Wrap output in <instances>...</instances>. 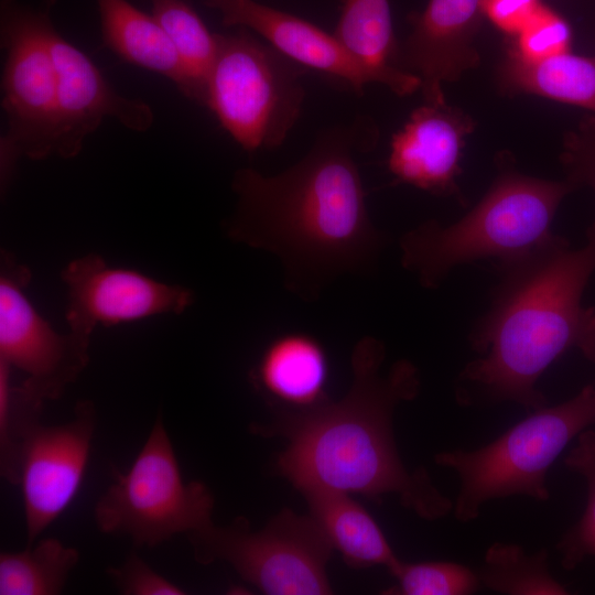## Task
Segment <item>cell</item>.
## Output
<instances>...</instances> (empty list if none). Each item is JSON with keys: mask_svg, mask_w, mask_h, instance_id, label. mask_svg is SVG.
I'll return each mask as SVG.
<instances>
[{"mask_svg": "<svg viewBox=\"0 0 595 595\" xmlns=\"http://www.w3.org/2000/svg\"><path fill=\"white\" fill-rule=\"evenodd\" d=\"M366 117L325 128L306 154L274 175L235 172L227 235L273 255L286 290L305 301L345 274L372 271L387 237L372 224L356 153L370 150Z\"/></svg>", "mask_w": 595, "mask_h": 595, "instance_id": "6da1fadb", "label": "cell"}, {"mask_svg": "<svg viewBox=\"0 0 595 595\" xmlns=\"http://www.w3.org/2000/svg\"><path fill=\"white\" fill-rule=\"evenodd\" d=\"M385 344L365 336L351 353L353 382L338 401L291 409L275 431L288 439L278 468L301 494L324 489L371 499L396 495L425 520L453 511L424 467L409 470L394 440L393 413L420 392L419 369L407 359L383 370Z\"/></svg>", "mask_w": 595, "mask_h": 595, "instance_id": "7a4b0ae2", "label": "cell"}, {"mask_svg": "<svg viewBox=\"0 0 595 595\" xmlns=\"http://www.w3.org/2000/svg\"><path fill=\"white\" fill-rule=\"evenodd\" d=\"M498 269L490 306L468 335L479 357L457 375L455 399L463 407L513 402L530 413L548 405L538 388L545 370L571 348L595 345V307L582 303L595 246L571 249L558 236Z\"/></svg>", "mask_w": 595, "mask_h": 595, "instance_id": "3957f363", "label": "cell"}, {"mask_svg": "<svg viewBox=\"0 0 595 595\" xmlns=\"http://www.w3.org/2000/svg\"><path fill=\"white\" fill-rule=\"evenodd\" d=\"M575 186L567 180L526 175L501 160L491 185L465 216L450 225L431 219L399 240L401 264L428 290L437 289L457 267L494 259L498 268L552 242V223Z\"/></svg>", "mask_w": 595, "mask_h": 595, "instance_id": "277c9868", "label": "cell"}, {"mask_svg": "<svg viewBox=\"0 0 595 595\" xmlns=\"http://www.w3.org/2000/svg\"><path fill=\"white\" fill-rule=\"evenodd\" d=\"M594 422L595 387L588 385L562 403L528 413L479 448L435 454L434 462L459 478L455 518L470 522L487 501L510 496L547 501L549 469L566 445Z\"/></svg>", "mask_w": 595, "mask_h": 595, "instance_id": "5b68a950", "label": "cell"}, {"mask_svg": "<svg viewBox=\"0 0 595 595\" xmlns=\"http://www.w3.org/2000/svg\"><path fill=\"white\" fill-rule=\"evenodd\" d=\"M216 35L205 107L244 150L281 147L301 116L310 69L246 28Z\"/></svg>", "mask_w": 595, "mask_h": 595, "instance_id": "8992f818", "label": "cell"}, {"mask_svg": "<svg viewBox=\"0 0 595 595\" xmlns=\"http://www.w3.org/2000/svg\"><path fill=\"white\" fill-rule=\"evenodd\" d=\"M213 508L214 496L205 484L183 480L159 415L129 469L116 470L94 518L101 532L128 534L136 545L154 548L210 524Z\"/></svg>", "mask_w": 595, "mask_h": 595, "instance_id": "52a82bcc", "label": "cell"}, {"mask_svg": "<svg viewBox=\"0 0 595 595\" xmlns=\"http://www.w3.org/2000/svg\"><path fill=\"white\" fill-rule=\"evenodd\" d=\"M187 537L197 562L226 561L263 594L333 593L326 566L334 549L311 515L283 509L258 531L237 518L226 527L212 522Z\"/></svg>", "mask_w": 595, "mask_h": 595, "instance_id": "ba28073f", "label": "cell"}, {"mask_svg": "<svg viewBox=\"0 0 595 595\" xmlns=\"http://www.w3.org/2000/svg\"><path fill=\"white\" fill-rule=\"evenodd\" d=\"M1 46L6 52L2 107L8 131L1 138L4 178L19 156L55 154L58 77L51 50L48 14L1 0Z\"/></svg>", "mask_w": 595, "mask_h": 595, "instance_id": "9c48e42d", "label": "cell"}, {"mask_svg": "<svg viewBox=\"0 0 595 595\" xmlns=\"http://www.w3.org/2000/svg\"><path fill=\"white\" fill-rule=\"evenodd\" d=\"M30 270L2 253L0 360L25 372L22 385L42 400L60 398L86 368L90 338L56 333L24 293Z\"/></svg>", "mask_w": 595, "mask_h": 595, "instance_id": "30bf717a", "label": "cell"}, {"mask_svg": "<svg viewBox=\"0 0 595 595\" xmlns=\"http://www.w3.org/2000/svg\"><path fill=\"white\" fill-rule=\"evenodd\" d=\"M75 415L58 425L37 424L26 437L19 458L28 547L69 506L85 475L97 413L80 400Z\"/></svg>", "mask_w": 595, "mask_h": 595, "instance_id": "8fae6325", "label": "cell"}, {"mask_svg": "<svg viewBox=\"0 0 595 595\" xmlns=\"http://www.w3.org/2000/svg\"><path fill=\"white\" fill-rule=\"evenodd\" d=\"M67 286L69 331L90 338L97 325L111 326L158 314H180L193 302L192 291L138 271L108 267L89 253L62 271Z\"/></svg>", "mask_w": 595, "mask_h": 595, "instance_id": "7c38bea8", "label": "cell"}, {"mask_svg": "<svg viewBox=\"0 0 595 595\" xmlns=\"http://www.w3.org/2000/svg\"><path fill=\"white\" fill-rule=\"evenodd\" d=\"M50 43L58 77L56 155L76 156L85 139L107 117L139 132L152 126V108L143 100L118 94L90 58L54 26L50 31Z\"/></svg>", "mask_w": 595, "mask_h": 595, "instance_id": "4fadbf2b", "label": "cell"}, {"mask_svg": "<svg viewBox=\"0 0 595 595\" xmlns=\"http://www.w3.org/2000/svg\"><path fill=\"white\" fill-rule=\"evenodd\" d=\"M483 18L482 0H429L409 15L411 30L399 61L419 77L425 102L445 101L443 85L479 65L474 41Z\"/></svg>", "mask_w": 595, "mask_h": 595, "instance_id": "5bb4252c", "label": "cell"}, {"mask_svg": "<svg viewBox=\"0 0 595 595\" xmlns=\"http://www.w3.org/2000/svg\"><path fill=\"white\" fill-rule=\"evenodd\" d=\"M475 122L443 102L415 108L391 139L388 169L399 181L437 196L462 202L457 177L466 138Z\"/></svg>", "mask_w": 595, "mask_h": 595, "instance_id": "9a60e30c", "label": "cell"}, {"mask_svg": "<svg viewBox=\"0 0 595 595\" xmlns=\"http://www.w3.org/2000/svg\"><path fill=\"white\" fill-rule=\"evenodd\" d=\"M217 10L227 28L242 26L262 37L286 57L347 86L356 95L374 83L371 75L334 33L307 20L255 0H203Z\"/></svg>", "mask_w": 595, "mask_h": 595, "instance_id": "2e32d148", "label": "cell"}, {"mask_svg": "<svg viewBox=\"0 0 595 595\" xmlns=\"http://www.w3.org/2000/svg\"><path fill=\"white\" fill-rule=\"evenodd\" d=\"M333 33L374 83L401 97L420 90L419 77L400 65L389 0H344Z\"/></svg>", "mask_w": 595, "mask_h": 595, "instance_id": "e0dca14e", "label": "cell"}, {"mask_svg": "<svg viewBox=\"0 0 595 595\" xmlns=\"http://www.w3.org/2000/svg\"><path fill=\"white\" fill-rule=\"evenodd\" d=\"M97 3L104 45L123 61L166 77L194 101L186 68L156 19L126 0H97Z\"/></svg>", "mask_w": 595, "mask_h": 595, "instance_id": "ac0fdd59", "label": "cell"}, {"mask_svg": "<svg viewBox=\"0 0 595 595\" xmlns=\"http://www.w3.org/2000/svg\"><path fill=\"white\" fill-rule=\"evenodd\" d=\"M327 377L326 353L305 333L273 339L252 372L256 386L291 409L312 407L325 399Z\"/></svg>", "mask_w": 595, "mask_h": 595, "instance_id": "d6986e66", "label": "cell"}, {"mask_svg": "<svg viewBox=\"0 0 595 595\" xmlns=\"http://www.w3.org/2000/svg\"><path fill=\"white\" fill-rule=\"evenodd\" d=\"M302 495L310 515L349 566L389 570L399 561L376 520L349 494L316 489Z\"/></svg>", "mask_w": 595, "mask_h": 595, "instance_id": "ffe728a7", "label": "cell"}, {"mask_svg": "<svg viewBox=\"0 0 595 595\" xmlns=\"http://www.w3.org/2000/svg\"><path fill=\"white\" fill-rule=\"evenodd\" d=\"M498 82L509 94H531L575 105L595 115V56L571 52L529 63L507 51Z\"/></svg>", "mask_w": 595, "mask_h": 595, "instance_id": "44dd1931", "label": "cell"}, {"mask_svg": "<svg viewBox=\"0 0 595 595\" xmlns=\"http://www.w3.org/2000/svg\"><path fill=\"white\" fill-rule=\"evenodd\" d=\"M79 560L58 539L40 540L21 552L0 554V595H56Z\"/></svg>", "mask_w": 595, "mask_h": 595, "instance_id": "7402d4cb", "label": "cell"}, {"mask_svg": "<svg viewBox=\"0 0 595 595\" xmlns=\"http://www.w3.org/2000/svg\"><path fill=\"white\" fill-rule=\"evenodd\" d=\"M477 575L480 584L500 594H569L567 588L552 576L545 548L528 553L522 545L495 542L486 550Z\"/></svg>", "mask_w": 595, "mask_h": 595, "instance_id": "603a6c76", "label": "cell"}, {"mask_svg": "<svg viewBox=\"0 0 595 595\" xmlns=\"http://www.w3.org/2000/svg\"><path fill=\"white\" fill-rule=\"evenodd\" d=\"M152 15L175 46L194 90V101L206 102L208 75L217 51V35L185 0H149Z\"/></svg>", "mask_w": 595, "mask_h": 595, "instance_id": "cb8c5ba5", "label": "cell"}, {"mask_svg": "<svg viewBox=\"0 0 595 595\" xmlns=\"http://www.w3.org/2000/svg\"><path fill=\"white\" fill-rule=\"evenodd\" d=\"M11 367L0 360V470L10 484H19L21 448L41 423L44 400L33 394L22 383L13 386Z\"/></svg>", "mask_w": 595, "mask_h": 595, "instance_id": "d4e9b609", "label": "cell"}, {"mask_svg": "<svg viewBox=\"0 0 595 595\" xmlns=\"http://www.w3.org/2000/svg\"><path fill=\"white\" fill-rule=\"evenodd\" d=\"M565 466L583 476L587 487L584 513L556 544L561 565L574 570L587 556L595 558V431L584 430L577 436L576 445L564 459Z\"/></svg>", "mask_w": 595, "mask_h": 595, "instance_id": "484cf974", "label": "cell"}, {"mask_svg": "<svg viewBox=\"0 0 595 595\" xmlns=\"http://www.w3.org/2000/svg\"><path fill=\"white\" fill-rule=\"evenodd\" d=\"M397 584L383 592L393 595H468L480 581L476 572L455 562L431 561L407 563L398 561L391 569Z\"/></svg>", "mask_w": 595, "mask_h": 595, "instance_id": "4316f807", "label": "cell"}, {"mask_svg": "<svg viewBox=\"0 0 595 595\" xmlns=\"http://www.w3.org/2000/svg\"><path fill=\"white\" fill-rule=\"evenodd\" d=\"M571 45L572 30L567 21L542 3L515 36L508 52L524 62L538 63L571 52Z\"/></svg>", "mask_w": 595, "mask_h": 595, "instance_id": "83f0119b", "label": "cell"}, {"mask_svg": "<svg viewBox=\"0 0 595 595\" xmlns=\"http://www.w3.org/2000/svg\"><path fill=\"white\" fill-rule=\"evenodd\" d=\"M561 163L566 178L576 190L587 186L595 192V115H585L563 140ZM587 242L595 246V219L587 231Z\"/></svg>", "mask_w": 595, "mask_h": 595, "instance_id": "f1b7e54d", "label": "cell"}, {"mask_svg": "<svg viewBox=\"0 0 595 595\" xmlns=\"http://www.w3.org/2000/svg\"><path fill=\"white\" fill-rule=\"evenodd\" d=\"M125 595H183L185 592L155 572L138 554L131 553L119 567L107 571Z\"/></svg>", "mask_w": 595, "mask_h": 595, "instance_id": "f546056e", "label": "cell"}, {"mask_svg": "<svg viewBox=\"0 0 595 595\" xmlns=\"http://www.w3.org/2000/svg\"><path fill=\"white\" fill-rule=\"evenodd\" d=\"M541 6L540 0H482L484 17L511 36L522 31Z\"/></svg>", "mask_w": 595, "mask_h": 595, "instance_id": "4dcf8cb0", "label": "cell"}, {"mask_svg": "<svg viewBox=\"0 0 595 595\" xmlns=\"http://www.w3.org/2000/svg\"><path fill=\"white\" fill-rule=\"evenodd\" d=\"M583 355L593 364H595V345L586 349Z\"/></svg>", "mask_w": 595, "mask_h": 595, "instance_id": "1f68e13d", "label": "cell"}, {"mask_svg": "<svg viewBox=\"0 0 595 595\" xmlns=\"http://www.w3.org/2000/svg\"><path fill=\"white\" fill-rule=\"evenodd\" d=\"M338 1H339L340 3H343V2H344V0H338Z\"/></svg>", "mask_w": 595, "mask_h": 595, "instance_id": "d6a6232c", "label": "cell"}]
</instances>
